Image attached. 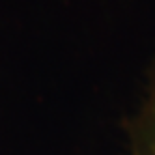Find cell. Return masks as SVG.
<instances>
[{"label": "cell", "instance_id": "6da1fadb", "mask_svg": "<svg viewBox=\"0 0 155 155\" xmlns=\"http://www.w3.org/2000/svg\"><path fill=\"white\" fill-rule=\"evenodd\" d=\"M127 155H155V68L127 129Z\"/></svg>", "mask_w": 155, "mask_h": 155}]
</instances>
